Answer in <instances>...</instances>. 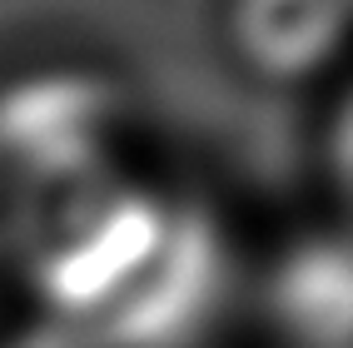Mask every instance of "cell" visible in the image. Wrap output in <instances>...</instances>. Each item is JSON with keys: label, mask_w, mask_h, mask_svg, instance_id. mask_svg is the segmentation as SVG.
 Listing matches in <instances>:
<instances>
[{"label": "cell", "mask_w": 353, "mask_h": 348, "mask_svg": "<svg viewBox=\"0 0 353 348\" xmlns=\"http://www.w3.org/2000/svg\"><path fill=\"white\" fill-rule=\"evenodd\" d=\"M194 229L145 194H114L90 214H70L50 249L45 284L90 329L159 334L190 314L204 289Z\"/></svg>", "instance_id": "6da1fadb"}, {"label": "cell", "mask_w": 353, "mask_h": 348, "mask_svg": "<svg viewBox=\"0 0 353 348\" xmlns=\"http://www.w3.org/2000/svg\"><path fill=\"white\" fill-rule=\"evenodd\" d=\"M343 35V0H239L234 40L264 75H309Z\"/></svg>", "instance_id": "7a4b0ae2"}, {"label": "cell", "mask_w": 353, "mask_h": 348, "mask_svg": "<svg viewBox=\"0 0 353 348\" xmlns=\"http://www.w3.org/2000/svg\"><path fill=\"white\" fill-rule=\"evenodd\" d=\"M284 294H289V323L309 334V343L319 348L328 343H343V314H328V304L348 309V269H343V254L339 249H314L303 254L299 269L284 278Z\"/></svg>", "instance_id": "3957f363"}]
</instances>
